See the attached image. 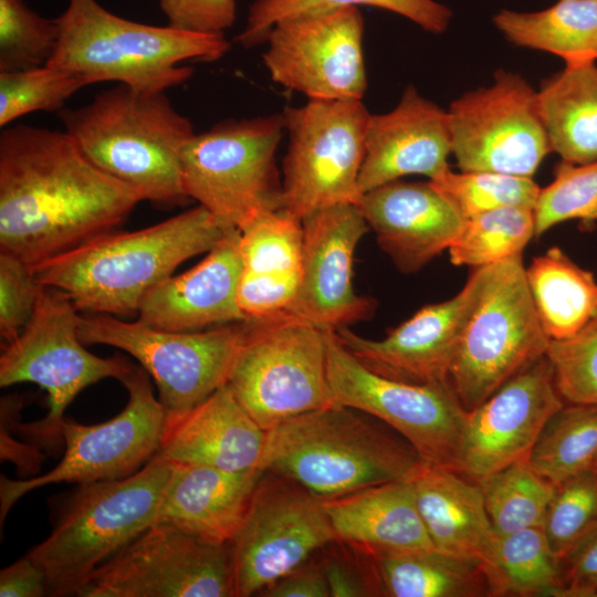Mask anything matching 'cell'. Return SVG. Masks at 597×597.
Returning a JSON list of instances; mask_svg holds the SVG:
<instances>
[{
  "label": "cell",
  "mask_w": 597,
  "mask_h": 597,
  "mask_svg": "<svg viewBox=\"0 0 597 597\" xmlns=\"http://www.w3.org/2000/svg\"><path fill=\"white\" fill-rule=\"evenodd\" d=\"M335 541L321 499L291 479L263 472L228 543L237 597L261 595Z\"/></svg>",
  "instance_id": "cell-15"
},
{
  "label": "cell",
  "mask_w": 597,
  "mask_h": 597,
  "mask_svg": "<svg viewBox=\"0 0 597 597\" xmlns=\"http://www.w3.org/2000/svg\"><path fill=\"white\" fill-rule=\"evenodd\" d=\"M57 44L48 65L82 76L87 85L117 82L145 92L187 82L185 61L222 57L230 42L222 33L182 31L135 22L107 11L96 0H69L56 18Z\"/></svg>",
  "instance_id": "cell-5"
},
{
  "label": "cell",
  "mask_w": 597,
  "mask_h": 597,
  "mask_svg": "<svg viewBox=\"0 0 597 597\" xmlns=\"http://www.w3.org/2000/svg\"><path fill=\"white\" fill-rule=\"evenodd\" d=\"M59 38L56 19H46L23 0H0V72L46 65Z\"/></svg>",
  "instance_id": "cell-41"
},
{
  "label": "cell",
  "mask_w": 597,
  "mask_h": 597,
  "mask_svg": "<svg viewBox=\"0 0 597 597\" xmlns=\"http://www.w3.org/2000/svg\"><path fill=\"white\" fill-rule=\"evenodd\" d=\"M245 323L205 331L175 332L127 322L109 314L81 315L78 336L86 344L119 348L154 379L167 415L186 412L227 384Z\"/></svg>",
  "instance_id": "cell-12"
},
{
  "label": "cell",
  "mask_w": 597,
  "mask_h": 597,
  "mask_svg": "<svg viewBox=\"0 0 597 597\" xmlns=\"http://www.w3.org/2000/svg\"><path fill=\"white\" fill-rule=\"evenodd\" d=\"M84 86L87 83L78 74L48 64L0 72V126L33 112H59Z\"/></svg>",
  "instance_id": "cell-40"
},
{
  "label": "cell",
  "mask_w": 597,
  "mask_h": 597,
  "mask_svg": "<svg viewBox=\"0 0 597 597\" xmlns=\"http://www.w3.org/2000/svg\"><path fill=\"white\" fill-rule=\"evenodd\" d=\"M525 271L522 254L494 263L464 329L449 384L467 411L546 354L551 339L536 314Z\"/></svg>",
  "instance_id": "cell-10"
},
{
  "label": "cell",
  "mask_w": 597,
  "mask_h": 597,
  "mask_svg": "<svg viewBox=\"0 0 597 597\" xmlns=\"http://www.w3.org/2000/svg\"><path fill=\"white\" fill-rule=\"evenodd\" d=\"M476 483L499 535L543 527L555 485L535 472L527 460L510 464Z\"/></svg>",
  "instance_id": "cell-37"
},
{
  "label": "cell",
  "mask_w": 597,
  "mask_h": 597,
  "mask_svg": "<svg viewBox=\"0 0 597 597\" xmlns=\"http://www.w3.org/2000/svg\"><path fill=\"white\" fill-rule=\"evenodd\" d=\"M41 289L30 265L0 252V334L6 344L14 339L31 320Z\"/></svg>",
  "instance_id": "cell-45"
},
{
  "label": "cell",
  "mask_w": 597,
  "mask_h": 597,
  "mask_svg": "<svg viewBox=\"0 0 597 597\" xmlns=\"http://www.w3.org/2000/svg\"><path fill=\"white\" fill-rule=\"evenodd\" d=\"M493 270L494 264L473 268L458 294L421 307L383 339L363 337L349 327L333 332L360 363L383 376L413 384L450 385L461 338Z\"/></svg>",
  "instance_id": "cell-19"
},
{
  "label": "cell",
  "mask_w": 597,
  "mask_h": 597,
  "mask_svg": "<svg viewBox=\"0 0 597 597\" xmlns=\"http://www.w3.org/2000/svg\"><path fill=\"white\" fill-rule=\"evenodd\" d=\"M409 481L434 548L486 565L498 533L479 484L454 470L423 461Z\"/></svg>",
  "instance_id": "cell-27"
},
{
  "label": "cell",
  "mask_w": 597,
  "mask_h": 597,
  "mask_svg": "<svg viewBox=\"0 0 597 597\" xmlns=\"http://www.w3.org/2000/svg\"><path fill=\"white\" fill-rule=\"evenodd\" d=\"M447 112L461 171L532 177L551 153L537 92L519 74L498 71L491 85L464 93Z\"/></svg>",
  "instance_id": "cell-17"
},
{
  "label": "cell",
  "mask_w": 597,
  "mask_h": 597,
  "mask_svg": "<svg viewBox=\"0 0 597 597\" xmlns=\"http://www.w3.org/2000/svg\"><path fill=\"white\" fill-rule=\"evenodd\" d=\"M174 465L156 453L129 476L78 484L51 534L27 554L44 573L48 596L77 595L103 563L156 523Z\"/></svg>",
  "instance_id": "cell-6"
},
{
  "label": "cell",
  "mask_w": 597,
  "mask_h": 597,
  "mask_svg": "<svg viewBox=\"0 0 597 597\" xmlns=\"http://www.w3.org/2000/svg\"><path fill=\"white\" fill-rule=\"evenodd\" d=\"M448 112L409 85L390 112L370 115L358 186L363 193L408 175L429 180L450 170Z\"/></svg>",
  "instance_id": "cell-22"
},
{
  "label": "cell",
  "mask_w": 597,
  "mask_h": 597,
  "mask_svg": "<svg viewBox=\"0 0 597 597\" xmlns=\"http://www.w3.org/2000/svg\"><path fill=\"white\" fill-rule=\"evenodd\" d=\"M535 235L534 209L510 206L469 219L449 247L452 264L480 268L522 254Z\"/></svg>",
  "instance_id": "cell-38"
},
{
  "label": "cell",
  "mask_w": 597,
  "mask_h": 597,
  "mask_svg": "<svg viewBox=\"0 0 597 597\" xmlns=\"http://www.w3.org/2000/svg\"><path fill=\"white\" fill-rule=\"evenodd\" d=\"M358 549L368 556L383 596H490L485 570L479 562L449 555L436 548Z\"/></svg>",
  "instance_id": "cell-30"
},
{
  "label": "cell",
  "mask_w": 597,
  "mask_h": 597,
  "mask_svg": "<svg viewBox=\"0 0 597 597\" xmlns=\"http://www.w3.org/2000/svg\"><path fill=\"white\" fill-rule=\"evenodd\" d=\"M78 312L67 293L42 285L31 320L0 356L2 388L32 383L46 391V417L24 429L48 446L62 439L64 411L83 389L105 378L121 380L133 367L123 356L103 358L84 347Z\"/></svg>",
  "instance_id": "cell-9"
},
{
  "label": "cell",
  "mask_w": 597,
  "mask_h": 597,
  "mask_svg": "<svg viewBox=\"0 0 597 597\" xmlns=\"http://www.w3.org/2000/svg\"><path fill=\"white\" fill-rule=\"evenodd\" d=\"M535 235L555 224L578 220L584 226L597 222V160L573 165L561 161L553 181L541 188L534 209Z\"/></svg>",
  "instance_id": "cell-42"
},
{
  "label": "cell",
  "mask_w": 597,
  "mask_h": 597,
  "mask_svg": "<svg viewBox=\"0 0 597 597\" xmlns=\"http://www.w3.org/2000/svg\"><path fill=\"white\" fill-rule=\"evenodd\" d=\"M242 269L240 232L233 228L197 265L158 284L143 301L138 320L175 332L245 322L237 298Z\"/></svg>",
  "instance_id": "cell-24"
},
{
  "label": "cell",
  "mask_w": 597,
  "mask_h": 597,
  "mask_svg": "<svg viewBox=\"0 0 597 597\" xmlns=\"http://www.w3.org/2000/svg\"><path fill=\"white\" fill-rule=\"evenodd\" d=\"M357 207L380 249L402 273L449 249L465 219L428 181H392L362 195Z\"/></svg>",
  "instance_id": "cell-23"
},
{
  "label": "cell",
  "mask_w": 597,
  "mask_h": 597,
  "mask_svg": "<svg viewBox=\"0 0 597 597\" xmlns=\"http://www.w3.org/2000/svg\"><path fill=\"white\" fill-rule=\"evenodd\" d=\"M564 405L545 354L467 412L455 471L478 482L527 460L545 425Z\"/></svg>",
  "instance_id": "cell-20"
},
{
  "label": "cell",
  "mask_w": 597,
  "mask_h": 597,
  "mask_svg": "<svg viewBox=\"0 0 597 597\" xmlns=\"http://www.w3.org/2000/svg\"><path fill=\"white\" fill-rule=\"evenodd\" d=\"M370 115L362 100H308L303 106L285 108V212L302 221L327 207L358 203Z\"/></svg>",
  "instance_id": "cell-11"
},
{
  "label": "cell",
  "mask_w": 597,
  "mask_h": 597,
  "mask_svg": "<svg viewBox=\"0 0 597 597\" xmlns=\"http://www.w3.org/2000/svg\"><path fill=\"white\" fill-rule=\"evenodd\" d=\"M227 385L269 431L338 404L327 378V332L291 314L245 321Z\"/></svg>",
  "instance_id": "cell-7"
},
{
  "label": "cell",
  "mask_w": 597,
  "mask_h": 597,
  "mask_svg": "<svg viewBox=\"0 0 597 597\" xmlns=\"http://www.w3.org/2000/svg\"><path fill=\"white\" fill-rule=\"evenodd\" d=\"M260 596L331 597L321 563L311 564L310 562L268 587Z\"/></svg>",
  "instance_id": "cell-50"
},
{
  "label": "cell",
  "mask_w": 597,
  "mask_h": 597,
  "mask_svg": "<svg viewBox=\"0 0 597 597\" xmlns=\"http://www.w3.org/2000/svg\"><path fill=\"white\" fill-rule=\"evenodd\" d=\"M554 485L597 464V405L565 404L545 425L528 459Z\"/></svg>",
  "instance_id": "cell-35"
},
{
  "label": "cell",
  "mask_w": 597,
  "mask_h": 597,
  "mask_svg": "<svg viewBox=\"0 0 597 597\" xmlns=\"http://www.w3.org/2000/svg\"><path fill=\"white\" fill-rule=\"evenodd\" d=\"M559 597H597V524L559 559Z\"/></svg>",
  "instance_id": "cell-48"
},
{
  "label": "cell",
  "mask_w": 597,
  "mask_h": 597,
  "mask_svg": "<svg viewBox=\"0 0 597 597\" xmlns=\"http://www.w3.org/2000/svg\"><path fill=\"white\" fill-rule=\"evenodd\" d=\"M171 28L199 33H222L237 14L235 0H159Z\"/></svg>",
  "instance_id": "cell-47"
},
{
  "label": "cell",
  "mask_w": 597,
  "mask_h": 597,
  "mask_svg": "<svg viewBox=\"0 0 597 597\" xmlns=\"http://www.w3.org/2000/svg\"><path fill=\"white\" fill-rule=\"evenodd\" d=\"M128 392L124 409L112 419L82 425L65 420L61 461L30 479L0 480L1 522L27 493L52 483H92L118 480L143 468L159 450L167 412L155 397L147 371L133 365L119 380Z\"/></svg>",
  "instance_id": "cell-14"
},
{
  "label": "cell",
  "mask_w": 597,
  "mask_h": 597,
  "mask_svg": "<svg viewBox=\"0 0 597 597\" xmlns=\"http://www.w3.org/2000/svg\"><path fill=\"white\" fill-rule=\"evenodd\" d=\"M300 285L287 314L324 331L367 320L375 302L353 285L354 254L369 227L357 205L317 210L302 220Z\"/></svg>",
  "instance_id": "cell-21"
},
{
  "label": "cell",
  "mask_w": 597,
  "mask_h": 597,
  "mask_svg": "<svg viewBox=\"0 0 597 597\" xmlns=\"http://www.w3.org/2000/svg\"><path fill=\"white\" fill-rule=\"evenodd\" d=\"M347 547V553L329 549L321 562L331 597L383 596L368 556Z\"/></svg>",
  "instance_id": "cell-46"
},
{
  "label": "cell",
  "mask_w": 597,
  "mask_h": 597,
  "mask_svg": "<svg viewBox=\"0 0 597 597\" xmlns=\"http://www.w3.org/2000/svg\"><path fill=\"white\" fill-rule=\"evenodd\" d=\"M597 524V472H580L555 485L543 531L548 545L559 559Z\"/></svg>",
  "instance_id": "cell-43"
},
{
  "label": "cell",
  "mask_w": 597,
  "mask_h": 597,
  "mask_svg": "<svg viewBox=\"0 0 597 597\" xmlns=\"http://www.w3.org/2000/svg\"><path fill=\"white\" fill-rule=\"evenodd\" d=\"M327 378L335 400L385 423L420 459L455 471L467 410L450 385L413 384L360 363L327 332Z\"/></svg>",
  "instance_id": "cell-13"
},
{
  "label": "cell",
  "mask_w": 597,
  "mask_h": 597,
  "mask_svg": "<svg viewBox=\"0 0 597 597\" xmlns=\"http://www.w3.org/2000/svg\"><path fill=\"white\" fill-rule=\"evenodd\" d=\"M156 522L228 544L237 533L263 471H226L174 463Z\"/></svg>",
  "instance_id": "cell-28"
},
{
  "label": "cell",
  "mask_w": 597,
  "mask_h": 597,
  "mask_svg": "<svg viewBox=\"0 0 597 597\" xmlns=\"http://www.w3.org/2000/svg\"><path fill=\"white\" fill-rule=\"evenodd\" d=\"M142 198L64 130L0 134V252L32 266L115 230Z\"/></svg>",
  "instance_id": "cell-1"
},
{
  "label": "cell",
  "mask_w": 597,
  "mask_h": 597,
  "mask_svg": "<svg viewBox=\"0 0 597 597\" xmlns=\"http://www.w3.org/2000/svg\"><path fill=\"white\" fill-rule=\"evenodd\" d=\"M359 6L400 14L431 33L444 32L452 18L451 10L434 0H254L235 41L250 48L264 42L270 30L283 20Z\"/></svg>",
  "instance_id": "cell-36"
},
{
  "label": "cell",
  "mask_w": 597,
  "mask_h": 597,
  "mask_svg": "<svg viewBox=\"0 0 597 597\" xmlns=\"http://www.w3.org/2000/svg\"><path fill=\"white\" fill-rule=\"evenodd\" d=\"M357 7L276 23L262 59L271 78L308 100H362L367 88Z\"/></svg>",
  "instance_id": "cell-18"
},
{
  "label": "cell",
  "mask_w": 597,
  "mask_h": 597,
  "mask_svg": "<svg viewBox=\"0 0 597 597\" xmlns=\"http://www.w3.org/2000/svg\"><path fill=\"white\" fill-rule=\"evenodd\" d=\"M546 356L565 404L597 405V314L575 335L551 339Z\"/></svg>",
  "instance_id": "cell-44"
},
{
  "label": "cell",
  "mask_w": 597,
  "mask_h": 597,
  "mask_svg": "<svg viewBox=\"0 0 597 597\" xmlns=\"http://www.w3.org/2000/svg\"><path fill=\"white\" fill-rule=\"evenodd\" d=\"M238 229L243 269L237 298L245 320L287 313L300 285L302 221L283 209H262Z\"/></svg>",
  "instance_id": "cell-26"
},
{
  "label": "cell",
  "mask_w": 597,
  "mask_h": 597,
  "mask_svg": "<svg viewBox=\"0 0 597 597\" xmlns=\"http://www.w3.org/2000/svg\"><path fill=\"white\" fill-rule=\"evenodd\" d=\"M542 327L549 339L575 335L597 314V280L553 247L525 271Z\"/></svg>",
  "instance_id": "cell-33"
},
{
  "label": "cell",
  "mask_w": 597,
  "mask_h": 597,
  "mask_svg": "<svg viewBox=\"0 0 597 597\" xmlns=\"http://www.w3.org/2000/svg\"><path fill=\"white\" fill-rule=\"evenodd\" d=\"M284 132L283 114H274L228 119L195 134L181 156L188 198L227 228H239L259 210L282 209L275 154Z\"/></svg>",
  "instance_id": "cell-8"
},
{
  "label": "cell",
  "mask_w": 597,
  "mask_h": 597,
  "mask_svg": "<svg viewBox=\"0 0 597 597\" xmlns=\"http://www.w3.org/2000/svg\"><path fill=\"white\" fill-rule=\"evenodd\" d=\"M429 182L464 219L510 206L535 209L541 191L532 177L491 171L448 170Z\"/></svg>",
  "instance_id": "cell-39"
},
{
  "label": "cell",
  "mask_w": 597,
  "mask_h": 597,
  "mask_svg": "<svg viewBox=\"0 0 597 597\" xmlns=\"http://www.w3.org/2000/svg\"><path fill=\"white\" fill-rule=\"evenodd\" d=\"M233 228L198 206L135 231H109L30 266L38 283L69 294L80 312L138 314L145 297L185 261Z\"/></svg>",
  "instance_id": "cell-2"
},
{
  "label": "cell",
  "mask_w": 597,
  "mask_h": 597,
  "mask_svg": "<svg viewBox=\"0 0 597 597\" xmlns=\"http://www.w3.org/2000/svg\"><path fill=\"white\" fill-rule=\"evenodd\" d=\"M266 431L226 384L190 410L167 415L158 454L226 471L259 469Z\"/></svg>",
  "instance_id": "cell-25"
},
{
  "label": "cell",
  "mask_w": 597,
  "mask_h": 597,
  "mask_svg": "<svg viewBox=\"0 0 597 597\" xmlns=\"http://www.w3.org/2000/svg\"><path fill=\"white\" fill-rule=\"evenodd\" d=\"M81 597H237L230 549L156 522L103 563Z\"/></svg>",
  "instance_id": "cell-16"
},
{
  "label": "cell",
  "mask_w": 597,
  "mask_h": 597,
  "mask_svg": "<svg viewBox=\"0 0 597 597\" xmlns=\"http://www.w3.org/2000/svg\"><path fill=\"white\" fill-rule=\"evenodd\" d=\"M368 415L336 404L266 431L259 470L291 479L321 500L409 480L422 460Z\"/></svg>",
  "instance_id": "cell-4"
},
{
  "label": "cell",
  "mask_w": 597,
  "mask_h": 597,
  "mask_svg": "<svg viewBox=\"0 0 597 597\" xmlns=\"http://www.w3.org/2000/svg\"><path fill=\"white\" fill-rule=\"evenodd\" d=\"M57 116L83 153L142 200L163 207L189 200L181 156L196 133L165 92L117 84L83 106L62 108Z\"/></svg>",
  "instance_id": "cell-3"
},
{
  "label": "cell",
  "mask_w": 597,
  "mask_h": 597,
  "mask_svg": "<svg viewBox=\"0 0 597 597\" xmlns=\"http://www.w3.org/2000/svg\"><path fill=\"white\" fill-rule=\"evenodd\" d=\"M483 568L491 597H559L563 590L559 562L542 527L498 534L492 557Z\"/></svg>",
  "instance_id": "cell-34"
},
{
  "label": "cell",
  "mask_w": 597,
  "mask_h": 597,
  "mask_svg": "<svg viewBox=\"0 0 597 597\" xmlns=\"http://www.w3.org/2000/svg\"><path fill=\"white\" fill-rule=\"evenodd\" d=\"M337 541L357 548H434L409 480L322 500Z\"/></svg>",
  "instance_id": "cell-29"
},
{
  "label": "cell",
  "mask_w": 597,
  "mask_h": 597,
  "mask_svg": "<svg viewBox=\"0 0 597 597\" xmlns=\"http://www.w3.org/2000/svg\"><path fill=\"white\" fill-rule=\"evenodd\" d=\"M595 470H596V472H597V464H596V467H595Z\"/></svg>",
  "instance_id": "cell-51"
},
{
  "label": "cell",
  "mask_w": 597,
  "mask_h": 597,
  "mask_svg": "<svg viewBox=\"0 0 597 597\" xmlns=\"http://www.w3.org/2000/svg\"><path fill=\"white\" fill-rule=\"evenodd\" d=\"M537 98L551 153L573 165L597 160L596 63L565 65L543 81Z\"/></svg>",
  "instance_id": "cell-31"
},
{
  "label": "cell",
  "mask_w": 597,
  "mask_h": 597,
  "mask_svg": "<svg viewBox=\"0 0 597 597\" xmlns=\"http://www.w3.org/2000/svg\"><path fill=\"white\" fill-rule=\"evenodd\" d=\"M493 22L513 44L555 54L568 66L597 62V0H558L535 12L503 9Z\"/></svg>",
  "instance_id": "cell-32"
},
{
  "label": "cell",
  "mask_w": 597,
  "mask_h": 597,
  "mask_svg": "<svg viewBox=\"0 0 597 597\" xmlns=\"http://www.w3.org/2000/svg\"><path fill=\"white\" fill-rule=\"evenodd\" d=\"M0 596H48L45 575L28 555H24L0 572Z\"/></svg>",
  "instance_id": "cell-49"
}]
</instances>
